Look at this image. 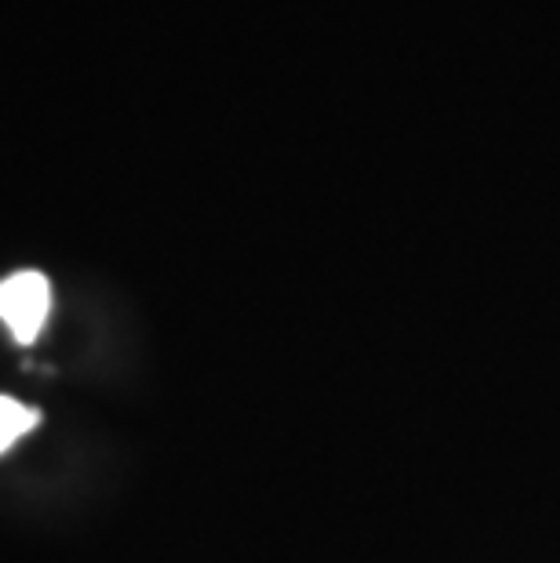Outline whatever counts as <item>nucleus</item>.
Here are the masks:
<instances>
[{"label":"nucleus","mask_w":560,"mask_h":563,"mask_svg":"<svg viewBox=\"0 0 560 563\" xmlns=\"http://www.w3.org/2000/svg\"><path fill=\"white\" fill-rule=\"evenodd\" d=\"M37 422H41V415L33 411V407L11 400V397H0V454H4L15 440L26 437Z\"/></svg>","instance_id":"f03ea898"},{"label":"nucleus","mask_w":560,"mask_h":563,"mask_svg":"<svg viewBox=\"0 0 560 563\" xmlns=\"http://www.w3.org/2000/svg\"><path fill=\"white\" fill-rule=\"evenodd\" d=\"M52 313V284L37 269L11 273L0 280V320L8 323L19 342H33Z\"/></svg>","instance_id":"f257e3e1"}]
</instances>
